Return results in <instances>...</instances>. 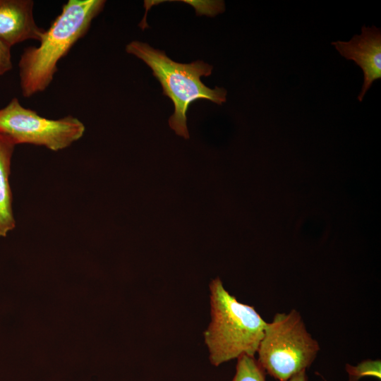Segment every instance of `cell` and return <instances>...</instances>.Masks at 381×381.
I'll return each instance as SVG.
<instances>
[{"instance_id": "6", "label": "cell", "mask_w": 381, "mask_h": 381, "mask_svg": "<svg viewBox=\"0 0 381 381\" xmlns=\"http://www.w3.org/2000/svg\"><path fill=\"white\" fill-rule=\"evenodd\" d=\"M339 53L347 60L353 61L363 72L364 80L358 96L360 102L373 83L381 78V31L373 25L361 28V34L349 41L332 42Z\"/></svg>"}, {"instance_id": "11", "label": "cell", "mask_w": 381, "mask_h": 381, "mask_svg": "<svg viewBox=\"0 0 381 381\" xmlns=\"http://www.w3.org/2000/svg\"><path fill=\"white\" fill-rule=\"evenodd\" d=\"M12 66L11 47L0 41V75L11 71Z\"/></svg>"}, {"instance_id": "2", "label": "cell", "mask_w": 381, "mask_h": 381, "mask_svg": "<svg viewBox=\"0 0 381 381\" xmlns=\"http://www.w3.org/2000/svg\"><path fill=\"white\" fill-rule=\"evenodd\" d=\"M209 287L211 321L203 336L210 362L219 366L243 355L255 356L267 322L253 306L230 294L219 277Z\"/></svg>"}, {"instance_id": "1", "label": "cell", "mask_w": 381, "mask_h": 381, "mask_svg": "<svg viewBox=\"0 0 381 381\" xmlns=\"http://www.w3.org/2000/svg\"><path fill=\"white\" fill-rule=\"evenodd\" d=\"M105 3L104 0H68L44 31L39 46L24 49L18 62L24 97H32L49 86L58 71V62L87 33Z\"/></svg>"}, {"instance_id": "9", "label": "cell", "mask_w": 381, "mask_h": 381, "mask_svg": "<svg viewBox=\"0 0 381 381\" xmlns=\"http://www.w3.org/2000/svg\"><path fill=\"white\" fill-rule=\"evenodd\" d=\"M265 374L255 356L243 355L237 358L232 381H266Z\"/></svg>"}, {"instance_id": "5", "label": "cell", "mask_w": 381, "mask_h": 381, "mask_svg": "<svg viewBox=\"0 0 381 381\" xmlns=\"http://www.w3.org/2000/svg\"><path fill=\"white\" fill-rule=\"evenodd\" d=\"M85 131L83 123L72 115L47 119L23 107L16 97L0 109V133L16 145L31 144L59 151L78 140Z\"/></svg>"}, {"instance_id": "10", "label": "cell", "mask_w": 381, "mask_h": 381, "mask_svg": "<svg viewBox=\"0 0 381 381\" xmlns=\"http://www.w3.org/2000/svg\"><path fill=\"white\" fill-rule=\"evenodd\" d=\"M380 361L365 360L357 365H346L349 381H358L363 377L373 376L380 379Z\"/></svg>"}, {"instance_id": "7", "label": "cell", "mask_w": 381, "mask_h": 381, "mask_svg": "<svg viewBox=\"0 0 381 381\" xmlns=\"http://www.w3.org/2000/svg\"><path fill=\"white\" fill-rule=\"evenodd\" d=\"M32 0H0V41L11 47L28 40L40 41L45 30L33 16Z\"/></svg>"}, {"instance_id": "4", "label": "cell", "mask_w": 381, "mask_h": 381, "mask_svg": "<svg viewBox=\"0 0 381 381\" xmlns=\"http://www.w3.org/2000/svg\"><path fill=\"white\" fill-rule=\"evenodd\" d=\"M319 351L318 342L308 332L300 313L293 309L275 314L272 321L267 322L257 361L265 373L287 381L306 370Z\"/></svg>"}, {"instance_id": "3", "label": "cell", "mask_w": 381, "mask_h": 381, "mask_svg": "<svg viewBox=\"0 0 381 381\" xmlns=\"http://www.w3.org/2000/svg\"><path fill=\"white\" fill-rule=\"evenodd\" d=\"M126 51L143 60L152 69L153 75L162 85L163 95L171 99L174 105L169 125L176 135L185 139L189 138L186 112L193 102L206 99L222 105L226 101L224 88L211 89L201 81L200 78L211 75L213 68L201 60L190 64L177 63L164 52L138 41L128 44Z\"/></svg>"}, {"instance_id": "8", "label": "cell", "mask_w": 381, "mask_h": 381, "mask_svg": "<svg viewBox=\"0 0 381 381\" xmlns=\"http://www.w3.org/2000/svg\"><path fill=\"white\" fill-rule=\"evenodd\" d=\"M16 145L0 133V237L16 226L12 210V193L9 183L11 162Z\"/></svg>"}, {"instance_id": "12", "label": "cell", "mask_w": 381, "mask_h": 381, "mask_svg": "<svg viewBox=\"0 0 381 381\" xmlns=\"http://www.w3.org/2000/svg\"><path fill=\"white\" fill-rule=\"evenodd\" d=\"M287 381H308L306 370H303L291 377Z\"/></svg>"}]
</instances>
